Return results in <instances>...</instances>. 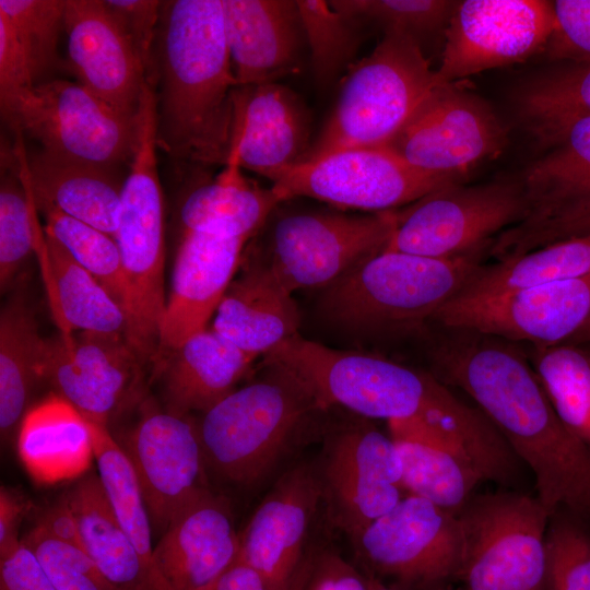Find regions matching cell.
<instances>
[{"label": "cell", "instance_id": "48", "mask_svg": "<svg viewBox=\"0 0 590 590\" xmlns=\"http://www.w3.org/2000/svg\"><path fill=\"white\" fill-rule=\"evenodd\" d=\"M106 9L127 36L145 73L146 82L157 84L156 39L163 1L103 0Z\"/></svg>", "mask_w": 590, "mask_h": 590}, {"label": "cell", "instance_id": "22", "mask_svg": "<svg viewBox=\"0 0 590 590\" xmlns=\"http://www.w3.org/2000/svg\"><path fill=\"white\" fill-rule=\"evenodd\" d=\"M66 68L76 82L123 116L135 118L145 84L143 67L103 0H67Z\"/></svg>", "mask_w": 590, "mask_h": 590}, {"label": "cell", "instance_id": "11", "mask_svg": "<svg viewBox=\"0 0 590 590\" xmlns=\"http://www.w3.org/2000/svg\"><path fill=\"white\" fill-rule=\"evenodd\" d=\"M9 126L43 152L83 164L121 170L134 154L137 117L121 115L78 82L36 85Z\"/></svg>", "mask_w": 590, "mask_h": 590}, {"label": "cell", "instance_id": "35", "mask_svg": "<svg viewBox=\"0 0 590 590\" xmlns=\"http://www.w3.org/2000/svg\"><path fill=\"white\" fill-rule=\"evenodd\" d=\"M46 339L22 295L16 293L0 314V429L8 437L27 412L42 378Z\"/></svg>", "mask_w": 590, "mask_h": 590}, {"label": "cell", "instance_id": "28", "mask_svg": "<svg viewBox=\"0 0 590 590\" xmlns=\"http://www.w3.org/2000/svg\"><path fill=\"white\" fill-rule=\"evenodd\" d=\"M20 175L35 203H45L115 238L125 179L119 172L59 158L42 150L27 153L16 134Z\"/></svg>", "mask_w": 590, "mask_h": 590}, {"label": "cell", "instance_id": "18", "mask_svg": "<svg viewBox=\"0 0 590 590\" xmlns=\"http://www.w3.org/2000/svg\"><path fill=\"white\" fill-rule=\"evenodd\" d=\"M410 494L457 514L483 481L498 472L495 450L485 439L456 425L409 417L388 421Z\"/></svg>", "mask_w": 590, "mask_h": 590}, {"label": "cell", "instance_id": "50", "mask_svg": "<svg viewBox=\"0 0 590 590\" xmlns=\"http://www.w3.org/2000/svg\"><path fill=\"white\" fill-rule=\"evenodd\" d=\"M554 30L546 46L552 60L590 61V0L552 1Z\"/></svg>", "mask_w": 590, "mask_h": 590}, {"label": "cell", "instance_id": "34", "mask_svg": "<svg viewBox=\"0 0 590 590\" xmlns=\"http://www.w3.org/2000/svg\"><path fill=\"white\" fill-rule=\"evenodd\" d=\"M541 144L544 152L520 179L528 202L522 220L590 199V115L570 121Z\"/></svg>", "mask_w": 590, "mask_h": 590}, {"label": "cell", "instance_id": "24", "mask_svg": "<svg viewBox=\"0 0 590 590\" xmlns=\"http://www.w3.org/2000/svg\"><path fill=\"white\" fill-rule=\"evenodd\" d=\"M311 118L300 97L276 82L237 87L229 156L274 184L306 161Z\"/></svg>", "mask_w": 590, "mask_h": 590}, {"label": "cell", "instance_id": "43", "mask_svg": "<svg viewBox=\"0 0 590 590\" xmlns=\"http://www.w3.org/2000/svg\"><path fill=\"white\" fill-rule=\"evenodd\" d=\"M67 0H0V14L12 26L36 85L51 80L60 66L58 42Z\"/></svg>", "mask_w": 590, "mask_h": 590}, {"label": "cell", "instance_id": "47", "mask_svg": "<svg viewBox=\"0 0 590 590\" xmlns=\"http://www.w3.org/2000/svg\"><path fill=\"white\" fill-rule=\"evenodd\" d=\"M548 590H590V538L576 524L556 520L546 530Z\"/></svg>", "mask_w": 590, "mask_h": 590}, {"label": "cell", "instance_id": "53", "mask_svg": "<svg viewBox=\"0 0 590 590\" xmlns=\"http://www.w3.org/2000/svg\"><path fill=\"white\" fill-rule=\"evenodd\" d=\"M30 508L20 494L2 487L0 491V555L21 543L19 527Z\"/></svg>", "mask_w": 590, "mask_h": 590}, {"label": "cell", "instance_id": "3", "mask_svg": "<svg viewBox=\"0 0 590 590\" xmlns=\"http://www.w3.org/2000/svg\"><path fill=\"white\" fill-rule=\"evenodd\" d=\"M262 361L293 373L326 410L339 405L362 417L387 422L418 416L477 426L487 420L434 374L373 354L333 350L299 334Z\"/></svg>", "mask_w": 590, "mask_h": 590}, {"label": "cell", "instance_id": "19", "mask_svg": "<svg viewBox=\"0 0 590 590\" xmlns=\"http://www.w3.org/2000/svg\"><path fill=\"white\" fill-rule=\"evenodd\" d=\"M129 457L152 526L164 532L187 505L210 489L198 423L168 411H150L120 444Z\"/></svg>", "mask_w": 590, "mask_h": 590}, {"label": "cell", "instance_id": "10", "mask_svg": "<svg viewBox=\"0 0 590 590\" xmlns=\"http://www.w3.org/2000/svg\"><path fill=\"white\" fill-rule=\"evenodd\" d=\"M396 224V210L369 215L293 212L274 222L267 250L256 251L288 292L323 290L384 251Z\"/></svg>", "mask_w": 590, "mask_h": 590}, {"label": "cell", "instance_id": "38", "mask_svg": "<svg viewBox=\"0 0 590 590\" xmlns=\"http://www.w3.org/2000/svg\"><path fill=\"white\" fill-rule=\"evenodd\" d=\"M522 125L541 143L562 127L590 115V61H570L524 80L515 92Z\"/></svg>", "mask_w": 590, "mask_h": 590}, {"label": "cell", "instance_id": "33", "mask_svg": "<svg viewBox=\"0 0 590 590\" xmlns=\"http://www.w3.org/2000/svg\"><path fill=\"white\" fill-rule=\"evenodd\" d=\"M52 314L61 333L87 331L128 338L129 321L120 305L44 229L36 231Z\"/></svg>", "mask_w": 590, "mask_h": 590}, {"label": "cell", "instance_id": "39", "mask_svg": "<svg viewBox=\"0 0 590 590\" xmlns=\"http://www.w3.org/2000/svg\"><path fill=\"white\" fill-rule=\"evenodd\" d=\"M529 355L559 420L590 447V349L560 343L533 346Z\"/></svg>", "mask_w": 590, "mask_h": 590}, {"label": "cell", "instance_id": "31", "mask_svg": "<svg viewBox=\"0 0 590 590\" xmlns=\"http://www.w3.org/2000/svg\"><path fill=\"white\" fill-rule=\"evenodd\" d=\"M283 200L275 189L249 180L234 156L212 180L196 185L177 211L184 233L250 239Z\"/></svg>", "mask_w": 590, "mask_h": 590}, {"label": "cell", "instance_id": "2", "mask_svg": "<svg viewBox=\"0 0 590 590\" xmlns=\"http://www.w3.org/2000/svg\"><path fill=\"white\" fill-rule=\"evenodd\" d=\"M156 143L168 156L225 165L238 87L222 0L163 1L156 39Z\"/></svg>", "mask_w": 590, "mask_h": 590}, {"label": "cell", "instance_id": "37", "mask_svg": "<svg viewBox=\"0 0 590 590\" xmlns=\"http://www.w3.org/2000/svg\"><path fill=\"white\" fill-rule=\"evenodd\" d=\"M87 423L98 476L113 511L140 555L154 590H169L154 564L153 526L132 463L108 427Z\"/></svg>", "mask_w": 590, "mask_h": 590}, {"label": "cell", "instance_id": "16", "mask_svg": "<svg viewBox=\"0 0 590 590\" xmlns=\"http://www.w3.org/2000/svg\"><path fill=\"white\" fill-rule=\"evenodd\" d=\"M554 30L552 1H459L445 30L438 83L523 62L545 51Z\"/></svg>", "mask_w": 590, "mask_h": 590}, {"label": "cell", "instance_id": "5", "mask_svg": "<svg viewBox=\"0 0 590 590\" xmlns=\"http://www.w3.org/2000/svg\"><path fill=\"white\" fill-rule=\"evenodd\" d=\"M488 249L453 258L384 250L322 290L320 315L354 334L417 328L463 290L484 266Z\"/></svg>", "mask_w": 590, "mask_h": 590}, {"label": "cell", "instance_id": "36", "mask_svg": "<svg viewBox=\"0 0 590 590\" xmlns=\"http://www.w3.org/2000/svg\"><path fill=\"white\" fill-rule=\"evenodd\" d=\"M589 272L590 235H586L482 266L455 298L489 297Z\"/></svg>", "mask_w": 590, "mask_h": 590}, {"label": "cell", "instance_id": "23", "mask_svg": "<svg viewBox=\"0 0 590 590\" xmlns=\"http://www.w3.org/2000/svg\"><path fill=\"white\" fill-rule=\"evenodd\" d=\"M247 241L181 234L160 326L155 364L191 335L206 329L240 267Z\"/></svg>", "mask_w": 590, "mask_h": 590}, {"label": "cell", "instance_id": "29", "mask_svg": "<svg viewBox=\"0 0 590 590\" xmlns=\"http://www.w3.org/2000/svg\"><path fill=\"white\" fill-rule=\"evenodd\" d=\"M255 359L212 328L191 335L155 364L166 411L204 413L236 389Z\"/></svg>", "mask_w": 590, "mask_h": 590}, {"label": "cell", "instance_id": "55", "mask_svg": "<svg viewBox=\"0 0 590 590\" xmlns=\"http://www.w3.org/2000/svg\"><path fill=\"white\" fill-rule=\"evenodd\" d=\"M201 590H269V588L255 569L237 560L216 580Z\"/></svg>", "mask_w": 590, "mask_h": 590}, {"label": "cell", "instance_id": "20", "mask_svg": "<svg viewBox=\"0 0 590 590\" xmlns=\"http://www.w3.org/2000/svg\"><path fill=\"white\" fill-rule=\"evenodd\" d=\"M143 358L126 335L87 331L46 339L42 378L92 423L108 427Z\"/></svg>", "mask_w": 590, "mask_h": 590}, {"label": "cell", "instance_id": "51", "mask_svg": "<svg viewBox=\"0 0 590 590\" xmlns=\"http://www.w3.org/2000/svg\"><path fill=\"white\" fill-rule=\"evenodd\" d=\"M291 590H368V580L338 551L310 548Z\"/></svg>", "mask_w": 590, "mask_h": 590}, {"label": "cell", "instance_id": "49", "mask_svg": "<svg viewBox=\"0 0 590 590\" xmlns=\"http://www.w3.org/2000/svg\"><path fill=\"white\" fill-rule=\"evenodd\" d=\"M35 86L26 55L12 26L0 14V108L8 125Z\"/></svg>", "mask_w": 590, "mask_h": 590}, {"label": "cell", "instance_id": "1", "mask_svg": "<svg viewBox=\"0 0 590 590\" xmlns=\"http://www.w3.org/2000/svg\"><path fill=\"white\" fill-rule=\"evenodd\" d=\"M432 349L433 374L467 393L535 479L550 516L590 517V447L559 420L528 356L514 342L448 329Z\"/></svg>", "mask_w": 590, "mask_h": 590}, {"label": "cell", "instance_id": "41", "mask_svg": "<svg viewBox=\"0 0 590 590\" xmlns=\"http://www.w3.org/2000/svg\"><path fill=\"white\" fill-rule=\"evenodd\" d=\"M296 5L314 76L319 85H330L354 63L362 21L337 10L330 1L299 0Z\"/></svg>", "mask_w": 590, "mask_h": 590}, {"label": "cell", "instance_id": "6", "mask_svg": "<svg viewBox=\"0 0 590 590\" xmlns=\"http://www.w3.org/2000/svg\"><path fill=\"white\" fill-rule=\"evenodd\" d=\"M436 84L421 45L386 31L375 49L347 69L306 161L343 149L387 145Z\"/></svg>", "mask_w": 590, "mask_h": 590}, {"label": "cell", "instance_id": "52", "mask_svg": "<svg viewBox=\"0 0 590 590\" xmlns=\"http://www.w3.org/2000/svg\"><path fill=\"white\" fill-rule=\"evenodd\" d=\"M0 590H57L33 552L22 542L0 555Z\"/></svg>", "mask_w": 590, "mask_h": 590}, {"label": "cell", "instance_id": "57", "mask_svg": "<svg viewBox=\"0 0 590 590\" xmlns=\"http://www.w3.org/2000/svg\"><path fill=\"white\" fill-rule=\"evenodd\" d=\"M368 590H394L387 587H384L375 581L368 580Z\"/></svg>", "mask_w": 590, "mask_h": 590}, {"label": "cell", "instance_id": "26", "mask_svg": "<svg viewBox=\"0 0 590 590\" xmlns=\"http://www.w3.org/2000/svg\"><path fill=\"white\" fill-rule=\"evenodd\" d=\"M226 44L238 87L295 74L304 37L296 1L222 0Z\"/></svg>", "mask_w": 590, "mask_h": 590}, {"label": "cell", "instance_id": "12", "mask_svg": "<svg viewBox=\"0 0 590 590\" xmlns=\"http://www.w3.org/2000/svg\"><path fill=\"white\" fill-rule=\"evenodd\" d=\"M453 177L421 170L388 146L339 150L306 161L272 184L283 202L309 197L342 209L384 212L409 205Z\"/></svg>", "mask_w": 590, "mask_h": 590}, {"label": "cell", "instance_id": "30", "mask_svg": "<svg viewBox=\"0 0 590 590\" xmlns=\"http://www.w3.org/2000/svg\"><path fill=\"white\" fill-rule=\"evenodd\" d=\"M17 450L28 474L45 485L80 479L94 459L87 421L58 394L27 410L19 428Z\"/></svg>", "mask_w": 590, "mask_h": 590}, {"label": "cell", "instance_id": "42", "mask_svg": "<svg viewBox=\"0 0 590 590\" xmlns=\"http://www.w3.org/2000/svg\"><path fill=\"white\" fill-rule=\"evenodd\" d=\"M15 152V151H14ZM37 210L23 181L17 157L2 162L0 182V286L5 291L36 249Z\"/></svg>", "mask_w": 590, "mask_h": 590}, {"label": "cell", "instance_id": "15", "mask_svg": "<svg viewBox=\"0 0 590 590\" xmlns=\"http://www.w3.org/2000/svg\"><path fill=\"white\" fill-rule=\"evenodd\" d=\"M353 541L371 569L410 589L459 576L464 555L458 515L412 494Z\"/></svg>", "mask_w": 590, "mask_h": 590}, {"label": "cell", "instance_id": "40", "mask_svg": "<svg viewBox=\"0 0 590 590\" xmlns=\"http://www.w3.org/2000/svg\"><path fill=\"white\" fill-rule=\"evenodd\" d=\"M34 205L45 220L44 232L97 280L120 305L129 321V288L115 238L49 204L34 202Z\"/></svg>", "mask_w": 590, "mask_h": 590}, {"label": "cell", "instance_id": "46", "mask_svg": "<svg viewBox=\"0 0 590 590\" xmlns=\"http://www.w3.org/2000/svg\"><path fill=\"white\" fill-rule=\"evenodd\" d=\"M590 235V199L522 220L496 239L500 257L518 256L559 240Z\"/></svg>", "mask_w": 590, "mask_h": 590}, {"label": "cell", "instance_id": "14", "mask_svg": "<svg viewBox=\"0 0 590 590\" xmlns=\"http://www.w3.org/2000/svg\"><path fill=\"white\" fill-rule=\"evenodd\" d=\"M316 468L328 518L352 540L403 498L397 446L365 417L328 433Z\"/></svg>", "mask_w": 590, "mask_h": 590}, {"label": "cell", "instance_id": "7", "mask_svg": "<svg viewBox=\"0 0 590 590\" xmlns=\"http://www.w3.org/2000/svg\"><path fill=\"white\" fill-rule=\"evenodd\" d=\"M156 94L146 84L137 115L134 154L125 178L115 240L130 295L128 340L154 359L166 296L164 199L158 177Z\"/></svg>", "mask_w": 590, "mask_h": 590}, {"label": "cell", "instance_id": "8", "mask_svg": "<svg viewBox=\"0 0 590 590\" xmlns=\"http://www.w3.org/2000/svg\"><path fill=\"white\" fill-rule=\"evenodd\" d=\"M464 536L459 576L467 590H548L545 536L550 515L518 493L470 498L457 512Z\"/></svg>", "mask_w": 590, "mask_h": 590}, {"label": "cell", "instance_id": "4", "mask_svg": "<svg viewBox=\"0 0 590 590\" xmlns=\"http://www.w3.org/2000/svg\"><path fill=\"white\" fill-rule=\"evenodd\" d=\"M327 411L293 373L262 361L259 377L202 413L206 470L234 485H257Z\"/></svg>", "mask_w": 590, "mask_h": 590}, {"label": "cell", "instance_id": "9", "mask_svg": "<svg viewBox=\"0 0 590 590\" xmlns=\"http://www.w3.org/2000/svg\"><path fill=\"white\" fill-rule=\"evenodd\" d=\"M527 212L520 179L452 184L396 210V228L385 250L429 258L467 255L489 248Z\"/></svg>", "mask_w": 590, "mask_h": 590}, {"label": "cell", "instance_id": "32", "mask_svg": "<svg viewBox=\"0 0 590 590\" xmlns=\"http://www.w3.org/2000/svg\"><path fill=\"white\" fill-rule=\"evenodd\" d=\"M81 547L114 590H154L134 545L118 522L98 474L87 472L64 494Z\"/></svg>", "mask_w": 590, "mask_h": 590}, {"label": "cell", "instance_id": "54", "mask_svg": "<svg viewBox=\"0 0 590 590\" xmlns=\"http://www.w3.org/2000/svg\"><path fill=\"white\" fill-rule=\"evenodd\" d=\"M38 524L55 538L81 546L75 519L63 497L42 516Z\"/></svg>", "mask_w": 590, "mask_h": 590}, {"label": "cell", "instance_id": "13", "mask_svg": "<svg viewBox=\"0 0 590 590\" xmlns=\"http://www.w3.org/2000/svg\"><path fill=\"white\" fill-rule=\"evenodd\" d=\"M507 142L506 127L484 99L456 82H437L385 146L421 170L463 181Z\"/></svg>", "mask_w": 590, "mask_h": 590}, {"label": "cell", "instance_id": "17", "mask_svg": "<svg viewBox=\"0 0 590 590\" xmlns=\"http://www.w3.org/2000/svg\"><path fill=\"white\" fill-rule=\"evenodd\" d=\"M590 317V272L504 294L453 298L432 321L533 346L565 343Z\"/></svg>", "mask_w": 590, "mask_h": 590}, {"label": "cell", "instance_id": "27", "mask_svg": "<svg viewBox=\"0 0 590 590\" xmlns=\"http://www.w3.org/2000/svg\"><path fill=\"white\" fill-rule=\"evenodd\" d=\"M241 264L216 309L212 329L257 358L297 335L300 316L292 293L257 251Z\"/></svg>", "mask_w": 590, "mask_h": 590}, {"label": "cell", "instance_id": "25", "mask_svg": "<svg viewBox=\"0 0 590 590\" xmlns=\"http://www.w3.org/2000/svg\"><path fill=\"white\" fill-rule=\"evenodd\" d=\"M238 554L231 507L208 489L170 521L153 558L169 590H201L235 564Z\"/></svg>", "mask_w": 590, "mask_h": 590}, {"label": "cell", "instance_id": "21", "mask_svg": "<svg viewBox=\"0 0 590 590\" xmlns=\"http://www.w3.org/2000/svg\"><path fill=\"white\" fill-rule=\"evenodd\" d=\"M320 505L316 465L299 463L284 472L239 533L237 560L255 569L269 590H291L311 548L308 542Z\"/></svg>", "mask_w": 590, "mask_h": 590}, {"label": "cell", "instance_id": "45", "mask_svg": "<svg viewBox=\"0 0 590 590\" xmlns=\"http://www.w3.org/2000/svg\"><path fill=\"white\" fill-rule=\"evenodd\" d=\"M21 540L57 590H114L81 546L55 538L38 523Z\"/></svg>", "mask_w": 590, "mask_h": 590}, {"label": "cell", "instance_id": "56", "mask_svg": "<svg viewBox=\"0 0 590 590\" xmlns=\"http://www.w3.org/2000/svg\"><path fill=\"white\" fill-rule=\"evenodd\" d=\"M565 343L576 345H590V317L581 328Z\"/></svg>", "mask_w": 590, "mask_h": 590}, {"label": "cell", "instance_id": "44", "mask_svg": "<svg viewBox=\"0 0 590 590\" xmlns=\"http://www.w3.org/2000/svg\"><path fill=\"white\" fill-rule=\"evenodd\" d=\"M330 3L337 10L362 22H379L385 32L394 31L409 35L418 44L423 36L446 30L458 4L447 0H334Z\"/></svg>", "mask_w": 590, "mask_h": 590}]
</instances>
